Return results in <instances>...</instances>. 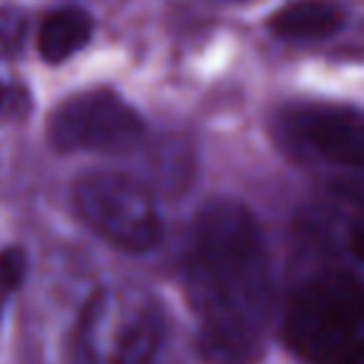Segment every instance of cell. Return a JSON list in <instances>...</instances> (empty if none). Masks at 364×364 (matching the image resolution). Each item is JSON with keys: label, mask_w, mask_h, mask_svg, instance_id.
<instances>
[{"label": "cell", "mask_w": 364, "mask_h": 364, "mask_svg": "<svg viewBox=\"0 0 364 364\" xmlns=\"http://www.w3.org/2000/svg\"><path fill=\"white\" fill-rule=\"evenodd\" d=\"M188 297L205 362H259L272 279L259 225L245 205L215 200L198 215L188 250Z\"/></svg>", "instance_id": "obj_1"}, {"label": "cell", "mask_w": 364, "mask_h": 364, "mask_svg": "<svg viewBox=\"0 0 364 364\" xmlns=\"http://www.w3.org/2000/svg\"><path fill=\"white\" fill-rule=\"evenodd\" d=\"M282 337L299 359L337 364L364 354V284L349 272H322L299 284Z\"/></svg>", "instance_id": "obj_2"}, {"label": "cell", "mask_w": 364, "mask_h": 364, "mask_svg": "<svg viewBox=\"0 0 364 364\" xmlns=\"http://www.w3.org/2000/svg\"><path fill=\"white\" fill-rule=\"evenodd\" d=\"M80 220L112 247L147 252L162 235L160 213L140 182L120 172H90L73 188Z\"/></svg>", "instance_id": "obj_3"}, {"label": "cell", "mask_w": 364, "mask_h": 364, "mask_svg": "<svg viewBox=\"0 0 364 364\" xmlns=\"http://www.w3.org/2000/svg\"><path fill=\"white\" fill-rule=\"evenodd\" d=\"M142 120L112 90L77 92L55 107L48 122V140L60 152H110L135 145Z\"/></svg>", "instance_id": "obj_4"}, {"label": "cell", "mask_w": 364, "mask_h": 364, "mask_svg": "<svg viewBox=\"0 0 364 364\" xmlns=\"http://www.w3.org/2000/svg\"><path fill=\"white\" fill-rule=\"evenodd\" d=\"M282 132L307 155L364 175V112L339 105H299L284 112Z\"/></svg>", "instance_id": "obj_5"}, {"label": "cell", "mask_w": 364, "mask_h": 364, "mask_svg": "<svg viewBox=\"0 0 364 364\" xmlns=\"http://www.w3.org/2000/svg\"><path fill=\"white\" fill-rule=\"evenodd\" d=\"M342 26V8L329 0H294L269 18L272 33L284 41H324Z\"/></svg>", "instance_id": "obj_6"}, {"label": "cell", "mask_w": 364, "mask_h": 364, "mask_svg": "<svg viewBox=\"0 0 364 364\" xmlns=\"http://www.w3.org/2000/svg\"><path fill=\"white\" fill-rule=\"evenodd\" d=\"M165 334V322L157 307H137L115 332L107 364H152Z\"/></svg>", "instance_id": "obj_7"}, {"label": "cell", "mask_w": 364, "mask_h": 364, "mask_svg": "<svg viewBox=\"0 0 364 364\" xmlns=\"http://www.w3.org/2000/svg\"><path fill=\"white\" fill-rule=\"evenodd\" d=\"M92 36V18L75 6L48 13L38 33V50L48 63H63L87 46Z\"/></svg>", "instance_id": "obj_8"}, {"label": "cell", "mask_w": 364, "mask_h": 364, "mask_svg": "<svg viewBox=\"0 0 364 364\" xmlns=\"http://www.w3.org/2000/svg\"><path fill=\"white\" fill-rule=\"evenodd\" d=\"M28 38V16L21 8L0 11V58L21 55Z\"/></svg>", "instance_id": "obj_9"}, {"label": "cell", "mask_w": 364, "mask_h": 364, "mask_svg": "<svg viewBox=\"0 0 364 364\" xmlns=\"http://www.w3.org/2000/svg\"><path fill=\"white\" fill-rule=\"evenodd\" d=\"M26 252L21 247L0 250V297L16 292L26 279Z\"/></svg>", "instance_id": "obj_10"}, {"label": "cell", "mask_w": 364, "mask_h": 364, "mask_svg": "<svg viewBox=\"0 0 364 364\" xmlns=\"http://www.w3.org/2000/svg\"><path fill=\"white\" fill-rule=\"evenodd\" d=\"M28 110V92L16 85L0 82V117L23 115Z\"/></svg>", "instance_id": "obj_11"}, {"label": "cell", "mask_w": 364, "mask_h": 364, "mask_svg": "<svg viewBox=\"0 0 364 364\" xmlns=\"http://www.w3.org/2000/svg\"><path fill=\"white\" fill-rule=\"evenodd\" d=\"M349 247L364 262V213L357 218V223L352 225V232H349Z\"/></svg>", "instance_id": "obj_12"}, {"label": "cell", "mask_w": 364, "mask_h": 364, "mask_svg": "<svg viewBox=\"0 0 364 364\" xmlns=\"http://www.w3.org/2000/svg\"><path fill=\"white\" fill-rule=\"evenodd\" d=\"M337 364H364V354H362V357H352V359H344V362H337Z\"/></svg>", "instance_id": "obj_13"}]
</instances>
